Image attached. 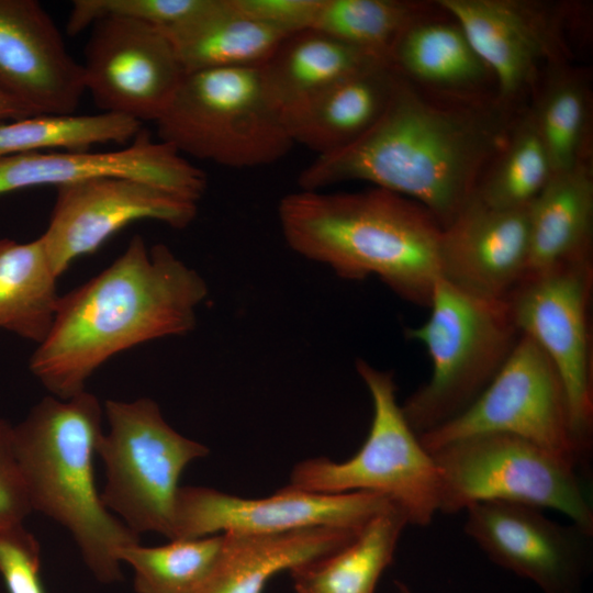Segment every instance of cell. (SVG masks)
Returning a JSON list of instances; mask_svg holds the SVG:
<instances>
[{"instance_id":"1","label":"cell","mask_w":593,"mask_h":593,"mask_svg":"<svg viewBox=\"0 0 593 593\" xmlns=\"http://www.w3.org/2000/svg\"><path fill=\"white\" fill-rule=\"evenodd\" d=\"M522 109L497 97L435 96L398 75L377 124L347 147L317 156L300 172L298 186L321 190L367 181L419 203L445 228L473 198Z\"/></svg>"},{"instance_id":"2","label":"cell","mask_w":593,"mask_h":593,"mask_svg":"<svg viewBox=\"0 0 593 593\" xmlns=\"http://www.w3.org/2000/svg\"><path fill=\"white\" fill-rule=\"evenodd\" d=\"M208 294L203 277L167 245L134 235L110 266L59 296L30 371L51 395L70 399L116 354L191 333Z\"/></svg>"},{"instance_id":"3","label":"cell","mask_w":593,"mask_h":593,"mask_svg":"<svg viewBox=\"0 0 593 593\" xmlns=\"http://www.w3.org/2000/svg\"><path fill=\"white\" fill-rule=\"evenodd\" d=\"M278 219L298 255L342 279L377 277L402 299L428 306L440 278L443 228L419 203L379 187L299 190L280 200Z\"/></svg>"},{"instance_id":"4","label":"cell","mask_w":593,"mask_h":593,"mask_svg":"<svg viewBox=\"0 0 593 593\" xmlns=\"http://www.w3.org/2000/svg\"><path fill=\"white\" fill-rule=\"evenodd\" d=\"M103 416L88 391L66 400L47 395L13 425V444L32 511L66 528L90 572L109 584L123 578L120 550L139 537L104 506L96 488Z\"/></svg>"},{"instance_id":"5","label":"cell","mask_w":593,"mask_h":593,"mask_svg":"<svg viewBox=\"0 0 593 593\" xmlns=\"http://www.w3.org/2000/svg\"><path fill=\"white\" fill-rule=\"evenodd\" d=\"M428 318L407 329L432 360L429 380L401 405L417 436L459 416L486 389L519 332L507 301L480 296L443 278L434 287Z\"/></svg>"},{"instance_id":"6","label":"cell","mask_w":593,"mask_h":593,"mask_svg":"<svg viewBox=\"0 0 593 593\" xmlns=\"http://www.w3.org/2000/svg\"><path fill=\"white\" fill-rule=\"evenodd\" d=\"M156 123L159 141L180 155L231 168L273 164L294 145L261 67L184 74Z\"/></svg>"},{"instance_id":"7","label":"cell","mask_w":593,"mask_h":593,"mask_svg":"<svg viewBox=\"0 0 593 593\" xmlns=\"http://www.w3.org/2000/svg\"><path fill=\"white\" fill-rule=\"evenodd\" d=\"M356 369L373 407L365 443L346 461L317 457L296 463L288 485L324 494L378 493L399 507L409 524L426 527L440 510V468L407 423L393 373L362 359L357 360Z\"/></svg>"},{"instance_id":"8","label":"cell","mask_w":593,"mask_h":593,"mask_svg":"<svg viewBox=\"0 0 593 593\" xmlns=\"http://www.w3.org/2000/svg\"><path fill=\"white\" fill-rule=\"evenodd\" d=\"M103 411L109 430L96 452L105 468L104 506L136 535L170 540L179 479L209 448L174 429L152 399L107 400Z\"/></svg>"},{"instance_id":"9","label":"cell","mask_w":593,"mask_h":593,"mask_svg":"<svg viewBox=\"0 0 593 593\" xmlns=\"http://www.w3.org/2000/svg\"><path fill=\"white\" fill-rule=\"evenodd\" d=\"M440 468L439 512L503 501L551 508L593 535V507L577 467L524 438L485 433L430 452Z\"/></svg>"},{"instance_id":"10","label":"cell","mask_w":593,"mask_h":593,"mask_svg":"<svg viewBox=\"0 0 593 593\" xmlns=\"http://www.w3.org/2000/svg\"><path fill=\"white\" fill-rule=\"evenodd\" d=\"M485 433L524 438L577 468L588 459L572 433L557 370L540 347L522 334L480 396L459 416L418 437L433 452L457 439Z\"/></svg>"},{"instance_id":"11","label":"cell","mask_w":593,"mask_h":593,"mask_svg":"<svg viewBox=\"0 0 593 593\" xmlns=\"http://www.w3.org/2000/svg\"><path fill=\"white\" fill-rule=\"evenodd\" d=\"M491 70L503 103L524 108L544 72L572 61L568 35L580 4L539 0H437Z\"/></svg>"},{"instance_id":"12","label":"cell","mask_w":593,"mask_h":593,"mask_svg":"<svg viewBox=\"0 0 593 593\" xmlns=\"http://www.w3.org/2000/svg\"><path fill=\"white\" fill-rule=\"evenodd\" d=\"M592 260L527 275L506 300L519 334L546 354L566 391L572 433L592 446L593 376L589 332Z\"/></svg>"},{"instance_id":"13","label":"cell","mask_w":593,"mask_h":593,"mask_svg":"<svg viewBox=\"0 0 593 593\" xmlns=\"http://www.w3.org/2000/svg\"><path fill=\"white\" fill-rule=\"evenodd\" d=\"M394 505L372 492L324 494L289 485L261 499H247L204 486L179 488L170 540L222 533L278 534L311 527L360 530Z\"/></svg>"},{"instance_id":"14","label":"cell","mask_w":593,"mask_h":593,"mask_svg":"<svg viewBox=\"0 0 593 593\" xmlns=\"http://www.w3.org/2000/svg\"><path fill=\"white\" fill-rule=\"evenodd\" d=\"M90 27L81 64L86 92L101 112L156 122L186 74L169 38L130 20L105 19Z\"/></svg>"},{"instance_id":"15","label":"cell","mask_w":593,"mask_h":593,"mask_svg":"<svg viewBox=\"0 0 593 593\" xmlns=\"http://www.w3.org/2000/svg\"><path fill=\"white\" fill-rule=\"evenodd\" d=\"M56 189L48 225L41 237L58 278L74 260L94 253L128 224L152 220L184 228L198 214L197 202L133 178L100 177Z\"/></svg>"},{"instance_id":"16","label":"cell","mask_w":593,"mask_h":593,"mask_svg":"<svg viewBox=\"0 0 593 593\" xmlns=\"http://www.w3.org/2000/svg\"><path fill=\"white\" fill-rule=\"evenodd\" d=\"M465 511L466 535L492 562L544 593H580L591 570L592 534L521 503L480 502Z\"/></svg>"},{"instance_id":"17","label":"cell","mask_w":593,"mask_h":593,"mask_svg":"<svg viewBox=\"0 0 593 593\" xmlns=\"http://www.w3.org/2000/svg\"><path fill=\"white\" fill-rule=\"evenodd\" d=\"M0 91L32 115H69L86 92L81 63L35 0H0Z\"/></svg>"},{"instance_id":"18","label":"cell","mask_w":593,"mask_h":593,"mask_svg":"<svg viewBox=\"0 0 593 593\" xmlns=\"http://www.w3.org/2000/svg\"><path fill=\"white\" fill-rule=\"evenodd\" d=\"M100 177H126L199 202L206 176L184 156L142 128L126 146L109 152H34L0 158V195L37 186H61Z\"/></svg>"},{"instance_id":"19","label":"cell","mask_w":593,"mask_h":593,"mask_svg":"<svg viewBox=\"0 0 593 593\" xmlns=\"http://www.w3.org/2000/svg\"><path fill=\"white\" fill-rule=\"evenodd\" d=\"M528 259L529 206L499 209L472 198L443 228L440 278L470 293L506 301Z\"/></svg>"},{"instance_id":"20","label":"cell","mask_w":593,"mask_h":593,"mask_svg":"<svg viewBox=\"0 0 593 593\" xmlns=\"http://www.w3.org/2000/svg\"><path fill=\"white\" fill-rule=\"evenodd\" d=\"M436 4L401 34L389 54V65L400 77L435 96L463 100L497 97L494 77L463 29Z\"/></svg>"},{"instance_id":"21","label":"cell","mask_w":593,"mask_h":593,"mask_svg":"<svg viewBox=\"0 0 593 593\" xmlns=\"http://www.w3.org/2000/svg\"><path fill=\"white\" fill-rule=\"evenodd\" d=\"M396 80L398 74L389 63L369 66L339 80L284 119L293 143L317 156L355 143L381 119Z\"/></svg>"},{"instance_id":"22","label":"cell","mask_w":593,"mask_h":593,"mask_svg":"<svg viewBox=\"0 0 593 593\" xmlns=\"http://www.w3.org/2000/svg\"><path fill=\"white\" fill-rule=\"evenodd\" d=\"M359 530L311 527L278 534L222 533L220 561L200 593H264L282 571L329 555L349 544Z\"/></svg>"},{"instance_id":"23","label":"cell","mask_w":593,"mask_h":593,"mask_svg":"<svg viewBox=\"0 0 593 593\" xmlns=\"http://www.w3.org/2000/svg\"><path fill=\"white\" fill-rule=\"evenodd\" d=\"M592 238L593 163H589L555 174L529 205L527 275L592 260Z\"/></svg>"},{"instance_id":"24","label":"cell","mask_w":593,"mask_h":593,"mask_svg":"<svg viewBox=\"0 0 593 593\" xmlns=\"http://www.w3.org/2000/svg\"><path fill=\"white\" fill-rule=\"evenodd\" d=\"M379 63L388 61L311 27L284 37L261 71L284 121L339 80Z\"/></svg>"},{"instance_id":"25","label":"cell","mask_w":593,"mask_h":593,"mask_svg":"<svg viewBox=\"0 0 593 593\" xmlns=\"http://www.w3.org/2000/svg\"><path fill=\"white\" fill-rule=\"evenodd\" d=\"M163 32L186 74L261 67L287 37L239 11L232 0H209L193 16Z\"/></svg>"},{"instance_id":"26","label":"cell","mask_w":593,"mask_h":593,"mask_svg":"<svg viewBox=\"0 0 593 593\" xmlns=\"http://www.w3.org/2000/svg\"><path fill=\"white\" fill-rule=\"evenodd\" d=\"M527 108L549 155L553 172L593 163V91L586 67L550 66Z\"/></svg>"},{"instance_id":"27","label":"cell","mask_w":593,"mask_h":593,"mask_svg":"<svg viewBox=\"0 0 593 593\" xmlns=\"http://www.w3.org/2000/svg\"><path fill=\"white\" fill-rule=\"evenodd\" d=\"M409 524L395 505L373 516L340 549L291 569L296 593H376Z\"/></svg>"},{"instance_id":"28","label":"cell","mask_w":593,"mask_h":593,"mask_svg":"<svg viewBox=\"0 0 593 593\" xmlns=\"http://www.w3.org/2000/svg\"><path fill=\"white\" fill-rule=\"evenodd\" d=\"M58 277L45 244L0 238V329L40 345L52 327Z\"/></svg>"},{"instance_id":"29","label":"cell","mask_w":593,"mask_h":593,"mask_svg":"<svg viewBox=\"0 0 593 593\" xmlns=\"http://www.w3.org/2000/svg\"><path fill=\"white\" fill-rule=\"evenodd\" d=\"M553 175L549 155L526 105L485 168L473 199L499 209L527 208Z\"/></svg>"},{"instance_id":"30","label":"cell","mask_w":593,"mask_h":593,"mask_svg":"<svg viewBox=\"0 0 593 593\" xmlns=\"http://www.w3.org/2000/svg\"><path fill=\"white\" fill-rule=\"evenodd\" d=\"M142 123L100 112L88 115H34L0 123V158L44 149L88 150L97 144H128Z\"/></svg>"},{"instance_id":"31","label":"cell","mask_w":593,"mask_h":593,"mask_svg":"<svg viewBox=\"0 0 593 593\" xmlns=\"http://www.w3.org/2000/svg\"><path fill=\"white\" fill-rule=\"evenodd\" d=\"M436 8V1L323 0L314 29L388 61L401 34Z\"/></svg>"},{"instance_id":"32","label":"cell","mask_w":593,"mask_h":593,"mask_svg":"<svg viewBox=\"0 0 593 593\" xmlns=\"http://www.w3.org/2000/svg\"><path fill=\"white\" fill-rule=\"evenodd\" d=\"M223 544V534L157 547L138 542L122 548L119 558L133 569L136 593H200L220 561Z\"/></svg>"},{"instance_id":"33","label":"cell","mask_w":593,"mask_h":593,"mask_svg":"<svg viewBox=\"0 0 593 593\" xmlns=\"http://www.w3.org/2000/svg\"><path fill=\"white\" fill-rule=\"evenodd\" d=\"M206 3L208 0H75L66 31L78 35L105 19L143 22L166 31L193 16Z\"/></svg>"},{"instance_id":"34","label":"cell","mask_w":593,"mask_h":593,"mask_svg":"<svg viewBox=\"0 0 593 593\" xmlns=\"http://www.w3.org/2000/svg\"><path fill=\"white\" fill-rule=\"evenodd\" d=\"M41 547L24 524L0 525V574L9 593H45Z\"/></svg>"},{"instance_id":"35","label":"cell","mask_w":593,"mask_h":593,"mask_svg":"<svg viewBox=\"0 0 593 593\" xmlns=\"http://www.w3.org/2000/svg\"><path fill=\"white\" fill-rule=\"evenodd\" d=\"M13 444V425L0 418V525L24 524L32 513Z\"/></svg>"},{"instance_id":"36","label":"cell","mask_w":593,"mask_h":593,"mask_svg":"<svg viewBox=\"0 0 593 593\" xmlns=\"http://www.w3.org/2000/svg\"><path fill=\"white\" fill-rule=\"evenodd\" d=\"M249 18L289 36L314 27L323 0H232Z\"/></svg>"},{"instance_id":"37","label":"cell","mask_w":593,"mask_h":593,"mask_svg":"<svg viewBox=\"0 0 593 593\" xmlns=\"http://www.w3.org/2000/svg\"><path fill=\"white\" fill-rule=\"evenodd\" d=\"M32 115L23 105L0 91V121L20 120Z\"/></svg>"},{"instance_id":"38","label":"cell","mask_w":593,"mask_h":593,"mask_svg":"<svg viewBox=\"0 0 593 593\" xmlns=\"http://www.w3.org/2000/svg\"><path fill=\"white\" fill-rule=\"evenodd\" d=\"M398 593H415L406 583L402 581H394Z\"/></svg>"}]
</instances>
